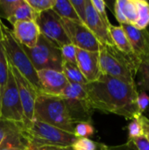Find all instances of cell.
<instances>
[{"label": "cell", "mask_w": 149, "mask_h": 150, "mask_svg": "<svg viewBox=\"0 0 149 150\" xmlns=\"http://www.w3.org/2000/svg\"><path fill=\"white\" fill-rule=\"evenodd\" d=\"M84 87L88 102L93 110L116 114L128 120L141 115L137 106V85L102 74L97 80L88 83Z\"/></svg>", "instance_id": "cell-1"}, {"label": "cell", "mask_w": 149, "mask_h": 150, "mask_svg": "<svg viewBox=\"0 0 149 150\" xmlns=\"http://www.w3.org/2000/svg\"><path fill=\"white\" fill-rule=\"evenodd\" d=\"M70 148L72 150H106L107 146L96 142L90 138H77Z\"/></svg>", "instance_id": "cell-25"}, {"label": "cell", "mask_w": 149, "mask_h": 150, "mask_svg": "<svg viewBox=\"0 0 149 150\" xmlns=\"http://www.w3.org/2000/svg\"><path fill=\"white\" fill-rule=\"evenodd\" d=\"M22 128L23 127L19 125L0 120V146L6 138L15 133L22 131Z\"/></svg>", "instance_id": "cell-27"}, {"label": "cell", "mask_w": 149, "mask_h": 150, "mask_svg": "<svg viewBox=\"0 0 149 150\" xmlns=\"http://www.w3.org/2000/svg\"><path fill=\"white\" fill-rule=\"evenodd\" d=\"M10 69L17 84L19 98L22 104V108L25 119V126L26 124L33 120L35 101L40 92L24 76H22L11 64H10Z\"/></svg>", "instance_id": "cell-11"}, {"label": "cell", "mask_w": 149, "mask_h": 150, "mask_svg": "<svg viewBox=\"0 0 149 150\" xmlns=\"http://www.w3.org/2000/svg\"><path fill=\"white\" fill-rule=\"evenodd\" d=\"M148 62H149V61H148Z\"/></svg>", "instance_id": "cell-42"}, {"label": "cell", "mask_w": 149, "mask_h": 150, "mask_svg": "<svg viewBox=\"0 0 149 150\" xmlns=\"http://www.w3.org/2000/svg\"><path fill=\"white\" fill-rule=\"evenodd\" d=\"M43 150H56V149H45Z\"/></svg>", "instance_id": "cell-41"}, {"label": "cell", "mask_w": 149, "mask_h": 150, "mask_svg": "<svg viewBox=\"0 0 149 150\" xmlns=\"http://www.w3.org/2000/svg\"><path fill=\"white\" fill-rule=\"evenodd\" d=\"M10 64L7 60L3 43H0V98L7 84L10 76Z\"/></svg>", "instance_id": "cell-24"}, {"label": "cell", "mask_w": 149, "mask_h": 150, "mask_svg": "<svg viewBox=\"0 0 149 150\" xmlns=\"http://www.w3.org/2000/svg\"><path fill=\"white\" fill-rule=\"evenodd\" d=\"M3 46L9 63L24 76L40 92L38 74L23 47L16 40L11 30L3 25Z\"/></svg>", "instance_id": "cell-5"}, {"label": "cell", "mask_w": 149, "mask_h": 150, "mask_svg": "<svg viewBox=\"0 0 149 150\" xmlns=\"http://www.w3.org/2000/svg\"><path fill=\"white\" fill-rule=\"evenodd\" d=\"M95 134V128L90 122H79L75 125L74 135L76 138H89Z\"/></svg>", "instance_id": "cell-29"}, {"label": "cell", "mask_w": 149, "mask_h": 150, "mask_svg": "<svg viewBox=\"0 0 149 150\" xmlns=\"http://www.w3.org/2000/svg\"><path fill=\"white\" fill-rule=\"evenodd\" d=\"M63 62L76 65V47L70 44L60 47Z\"/></svg>", "instance_id": "cell-32"}, {"label": "cell", "mask_w": 149, "mask_h": 150, "mask_svg": "<svg viewBox=\"0 0 149 150\" xmlns=\"http://www.w3.org/2000/svg\"><path fill=\"white\" fill-rule=\"evenodd\" d=\"M38 14L32 10L26 0H20L18 5L17 6L12 16L8 19V21L13 25L18 21L24 20H36Z\"/></svg>", "instance_id": "cell-18"}, {"label": "cell", "mask_w": 149, "mask_h": 150, "mask_svg": "<svg viewBox=\"0 0 149 150\" xmlns=\"http://www.w3.org/2000/svg\"><path fill=\"white\" fill-rule=\"evenodd\" d=\"M56 150H72V149L70 147H68V148H64V149H56Z\"/></svg>", "instance_id": "cell-40"}, {"label": "cell", "mask_w": 149, "mask_h": 150, "mask_svg": "<svg viewBox=\"0 0 149 150\" xmlns=\"http://www.w3.org/2000/svg\"><path fill=\"white\" fill-rule=\"evenodd\" d=\"M23 48L36 71L41 69L61 71L63 60L60 47L42 34H40L34 47L27 48L23 47Z\"/></svg>", "instance_id": "cell-6"}, {"label": "cell", "mask_w": 149, "mask_h": 150, "mask_svg": "<svg viewBox=\"0 0 149 150\" xmlns=\"http://www.w3.org/2000/svg\"><path fill=\"white\" fill-rule=\"evenodd\" d=\"M0 150H32L22 131L10 135L1 144Z\"/></svg>", "instance_id": "cell-20"}, {"label": "cell", "mask_w": 149, "mask_h": 150, "mask_svg": "<svg viewBox=\"0 0 149 150\" xmlns=\"http://www.w3.org/2000/svg\"><path fill=\"white\" fill-rule=\"evenodd\" d=\"M40 33L59 47L70 44L61 18L51 9L38 14L35 20Z\"/></svg>", "instance_id": "cell-9"}, {"label": "cell", "mask_w": 149, "mask_h": 150, "mask_svg": "<svg viewBox=\"0 0 149 150\" xmlns=\"http://www.w3.org/2000/svg\"><path fill=\"white\" fill-rule=\"evenodd\" d=\"M116 4L120 8L128 24L134 25L138 18L137 8L134 0H117Z\"/></svg>", "instance_id": "cell-23"}, {"label": "cell", "mask_w": 149, "mask_h": 150, "mask_svg": "<svg viewBox=\"0 0 149 150\" xmlns=\"http://www.w3.org/2000/svg\"><path fill=\"white\" fill-rule=\"evenodd\" d=\"M3 25H4V24L2 23L1 18H0V43L3 41V37H4V34H3Z\"/></svg>", "instance_id": "cell-39"}, {"label": "cell", "mask_w": 149, "mask_h": 150, "mask_svg": "<svg viewBox=\"0 0 149 150\" xmlns=\"http://www.w3.org/2000/svg\"><path fill=\"white\" fill-rule=\"evenodd\" d=\"M61 97L63 98L69 116L76 125L79 122H90L93 109L88 102L84 85L68 83Z\"/></svg>", "instance_id": "cell-7"}, {"label": "cell", "mask_w": 149, "mask_h": 150, "mask_svg": "<svg viewBox=\"0 0 149 150\" xmlns=\"http://www.w3.org/2000/svg\"><path fill=\"white\" fill-rule=\"evenodd\" d=\"M77 16L79 17L81 22L84 24L85 22V14H86V5L87 0H70Z\"/></svg>", "instance_id": "cell-34"}, {"label": "cell", "mask_w": 149, "mask_h": 150, "mask_svg": "<svg viewBox=\"0 0 149 150\" xmlns=\"http://www.w3.org/2000/svg\"><path fill=\"white\" fill-rule=\"evenodd\" d=\"M141 121L143 123V127H144V131L145 133H148L149 134V120L145 117L144 115H141Z\"/></svg>", "instance_id": "cell-38"}, {"label": "cell", "mask_w": 149, "mask_h": 150, "mask_svg": "<svg viewBox=\"0 0 149 150\" xmlns=\"http://www.w3.org/2000/svg\"><path fill=\"white\" fill-rule=\"evenodd\" d=\"M138 18L134 26L138 29H146L149 25V2L146 0H134Z\"/></svg>", "instance_id": "cell-22"}, {"label": "cell", "mask_w": 149, "mask_h": 150, "mask_svg": "<svg viewBox=\"0 0 149 150\" xmlns=\"http://www.w3.org/2000/svg\"><path fill=\"white\" fill-rule=\"evenodd\" d=\"M124 29L134 55L141 61H149V30L138 29L134 25H120Z\"/></svg>", "instance_id": "cell-12"}, {"label": "cell", "mask_w": 149, "mask_h": 150, "mask_svg": "<svg viewBox=\"0 0 149 150\" xmlns=\"http://www.w3.org/2000/svg\"><path fill=\"white\" fill-rule=\"evenodd\" d=\"M22 134L32 150L64 149L70 147L77 139L72 134L37 120L24 126Z\"/></svg>", "instance_id": "cell-2"}, {"label": "cell", "mask_w": 149, "mask_h": 150, "mask_svg": "<svg viewBox=\"0 0 149 150\" xmlns=\"http://www.w3.org/2000/svg\"><path fill=\"white\" fill-rule=\"evenodd\" d=\"M76 65L88 83L97 80L102 75L98 52L76 48Z\"/></svg>", "instance_id": "cell-15"}, {"label": "cell", "mask_w": 149, "mask_h": 150, "mask_svg": "<svg viewBox=\"0 0 149 150\" xmlns=\"http://www.w3.org/2000/svg\"><path fill=\"white\" fill-rule=\"evenodd\" d=\"M84 25L95 35L100 44L114 46L109 32L110 25H108L100 18V16L97 14V12L92 6L90 0H87Z\"/></svg>", "instance_id": "cell-14"}, {"label": "cell", "mask_w": 149, "mask_h": 150, "mask_svg": "<svg viewBox=\"0 0 149 150\" xmlns=\"http://www.w3.org/2000/svg\"><path fill=\"white\" fill-rule=\"evenodd\" d=\"M37 74L40 86V92L42 93L52 96H61L68 84L62 71L41 69L37 71Z\"/></svg>", "instance_id": "cell-13"}, {"label": "cell", "mask_w": 149, "mask_h": 150, "mask_svg": "<svg viewBox=\"0 0 149 150\" xmlns=\"http://www.w3.org/2000/svg\"><path fill=\"white\" fill-rule=\"evenodd\" d=\"M137 75L139 76V82H138V86L141 88V91H149V62L145 61L141 62L138 71Z\"/></svg>", "instance_id": "cell-26"}, {"label": "cell", "mask_w": 149, "mask_h": 150, "mask_svg": "<svg viewBox=\"0 0 149 150\" xmlns=\"http://www.w3.org/2000/svg\"><path fill=\"white\" fill-rule=\"evenodd\" d=\"M90 3L92 4V6L94 7V9L96 10V11L97 12V14L100 16V18L108 25H110L111 23L109 21L108 16H107V12H106V4L105 1L103 0H90Z\"/></svg>", "instance_id": "cell-33"}, {"label": "cell", "mask_w": 149, "mask_h": 150, "mask_svg": "<svg viewBox=\"0 0 149 150\" xmlns=\"http://www.w3.org/2000/svg\"><path fill=\"white\" fill-rule=\"evenodd\" d=\"M12 26L11 33L21 46L27 48H32L36 46L41 33L34 20L18 21L14 23Z\"/></svg>", "instance_id": "cell-16"}, {"label": "cell", "mask_w": 149, "mask_h": 150, "mask_svg": "<svg viewBox=\"0 0 149 150\" xmlns=\"http://www.w3.org/2000/svg\"><path fill=\"white\" fill-rule=\"evenodd\" d=\"M114 13H115V17L117 18V20L119 21V23L120 25H125V24H128L126 17L124 16L123 12L121 11L120 8L119 7V5L116 4V2L114 3Z\"/></svg>", "instance_id": "cell-36"}, {"label": "cell", "mask_w": 149, "mask_h": 150, "mask_svg": "<svg viewBox=\"0 0 149 150\" xmlns=\"http://www.w3.org/2000/svg\"><path fill=\"white\" fill-rule=\"evenodd\" d=\"M65 32L70 40V43L76 48L98 52L100 43L90 29L82 22H76L68 19H62Z\"/></svg>", "instance_id": "cell-10"}, {"label": "cell", "mask_w": 149, "mask_h": 150, "mask_svg": "<svg viewBox=\"0 0 149 150\" xmlns=\"http://www.w3.org/2000/svg\"><path fill=\"white\" fill-rule=\"evenodd\" d=\"M52 10L62 19L81 22L70 0H55Z\"/></svg>", "instance_id": "cell-19"}, {"label": "cell", "mask_w": 149, "mask_h": 150, "mask_svg": "<svg viewBox=\"0 0 149 150\" xmlns=\"http://www.w3.org/2000/svg\"><path fill=\"white\" fill-rule=\"evenodd\" d=\"M109 32H110L111 38H112V40L114 46L119 50H120L122 53L126 54V55H128L130 57L137 58L134 55L132 47L127 39V36L120 25H114L111 24L109 26Z\"/></svg>", "instance_id": "cell-17"}, {"label": "cell", "mask_w": 149, "mask_h": 150, "mask_svg": "<svg viewBox=\"0 0 149 150\" xmlns=\"http://www.w3.org/2000/svg\"><path fill=\"white\" fill-rule=\"evenodd\" d=\"M20 0H0V18H4L8 20L12 16Z\"/></svg>", "instance_id": "cell-30"}, {"label": "cell", "mask_w": 149, "mask_h": 150, "mask_svg": "<svg viewBox=\"0 0 149 150\" xmlns=\"http://www.w3.org/2000/svg\"><path fill=\"white\" fill-rule=\"evenodd\" d=\"M61 71L64 74L68 83H77L81 85H86L88 83L87 80L78 69L77 65L63 62Z\"/></svg>", "instance_id": "cell-21"}, {"label": "cell", "mask_w": 149, "mask_h": 150, "mask_svg": "<svg viewBox=\"0 0 149 150\" xmlns=\"http://www.w3.org/2000/svg\"><path fill=\"white\" fill-rule=\"evenodd\" d=\"M141 115L135 116L130 124L128 125V137L129 140H133L141 137L145 134L143 123L141 121Z\"/></svg>", "instance_id": "cell-28"}, {"label": "cell", "mask_w": 149, "mask_h": 150, "mask_svg": "<svg viewBox=\"0 0 149 150\" xmlns=\"http://www.w3.org/2000/svg\"><path fill=\"white\" fill-rule=\"evenodd\" d=\"M32 10L37 13L51 10L54 7L55 0H26Z\"/></svg>", "instance_id": "cell-31"}, {"label": "cell", "mask_w": 149, "mask_h": 150, "mask_svg": "<svg viewBox=\"0 0 149 150\" xmlns=\"http://www.w3.org/2000/svg\"><path fill=\"white\" fill-rule=\"evenodd\" d=\"M137 106H138V112L141 115L149 106V96L145 91H141L138 94Z\"/></svg>", "instance_id": "cell-35"}, {"label": "cell", "mask_w": 149, "mask_h": 150, "mask_svg": "<svg viewBox=\"0 0 149 150\" xmlns=\"http://www.w3.org/2000/svg\"><path fill=\"white\" fill-rule=\"evenodd\" d=\"M106 150H137L136 148L134 147V145L133 144V142L131 141H128L127 143L124 144V145H120V146H115V147H109L107 146Z\"/></svg>", "instance_id": "cell-37"}, {"label": "cell", "mask_w": 149, "mask_h": 150, "mask_svg": "<svg viewBox=\"0 0 149 150\" xmlns=\"http://www.w3.org/2000/svg\"><path fill=\"white\" fill-rule=\"evenodd\" d=\"M33 120L74 134L75 124L61 96H52L40 92L35 101Z\"/></svg>", "instance_id": "cell-4"}, {"label": "cell", "mask_w": 149, "mask_h": 150, "mask_svg": "<svg viewBox=\"0 0 149 150\" xmlns=\"http://www.w3.org/2000/svg\"><path fill=\"white\" fill-rule=\"evenodd\" d=\"M98 56L100 69L103 75L136 85L134 79L141 62L139 59L126 55L115 46L102 44H100Z\"/></svg>", "instance_id": "cell-3"}, {"label": "cell", "mask_w": 149, "mask_h": 150, "mask_svg": "<svg viewBox=\"0 0 149 150\" xmlns=\"http://www.w3.org/2000/svg\"><path fill=\"white\" fill-rule=\"evenodd\" d=\"M0 120L19 125L21 127H24L25 124L22 104L11 71L10 72L7 84L0 98Z\"/></svg>", "instance_id": "cell-8"}]
</instances>
